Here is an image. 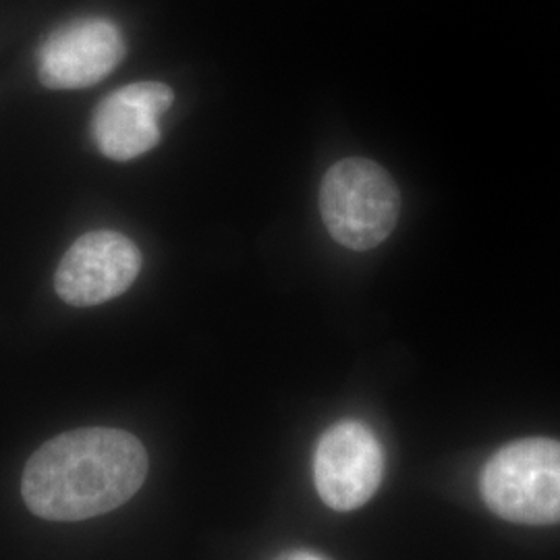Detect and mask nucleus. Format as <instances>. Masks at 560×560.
I'll return each instance as SVG.
<instances>
[{"label":"nucleus","mask_w":560,"mask_h":560,"mask_svg":"<svg viewBox=\"0 0 560 560\" xmlns=\"http://www.w3.org/2000/svg\"><path fill=\"white\" fill-rule=\"evenodd\" d=\"M148 467V453L133 434L119 428H80L44 442L30 457L21 497L40 520H92L131 501Z\"/></svg>","instance_id":"1"},{"label":"nucleus","mask_w":560,"mask_h":560,"mask_svg":"<svg viewBox=\"0 0 560 560\" xmlns=\"http://www.w3.org/2000/svg\"><path fill=\"white\" fill-rule=\"evenodd\" d=\"M320 210L335 241L349 249L368 252L395 231L400 194L381 164L345 159L332 164L324 175Z\"/></svg>","instance_id":"2"},{"label":"nucleus","mask_w":560,"mask_h":560,"mask_svg":"<svg viewBox=\"0 0 560 560\" xmlns=\"http://www.w3.org/2000/svg\"><path fill=\"white\" fill-rule=\"evenodd\" d=\"M481 497L499 517L523 525L560 523V442H511L486 463Z\"/></svg>","instance_id":"3"},{"label":"nucleus","mask_w":560,"mask_h":560,"mask_svg":"<svg viewBox=\"0 0 560 560\" xmlns=\"http://www.w3.org/2000/svg\"><path fill=\"white\" fill-rule=\"evenodd\" d=\"M140 247L117 231L73 241L55 272V291L71 307H94L122 295L140 275Z\"/></svg>","instance_id":"4"},{"label":"nucleus","mask_w":560,"mask_h":560,"mask_svg":"<svg viewBox=\"0 0 560 560\" xmlns=\"http://www.w3.org/2000/svg\"><path fill=\"white\" fill-rule=\"evenodd\" d=\"M384 476V453L376 434L358 420L330 425L314 455V481L324 504L355 511L374 497Z\"/></svg>","instance_id":"5"},{"label":"nucleus","mask_w":560,"mask_h":560,"mask_svg":"<svg viewBox=\"0 0 560 560\" xmlns=\"http://www.w3.org/2000/svg\"><path fill=\"white\" fill-rule=\"evenodd\" d=\"M127 55L119 25L80 18L57 27L38 50V80L48 90H83L106 80Z\"/></svg>","instance_id":"6"},{"label":"nucleus","mask_w":560,"mask_h":560,"mask_svg":"<svg viewBox=\"0 0 560 560\" xmlns=\"http://www.w3.org/2000/svg\"><path fill=\"white\" fill-rule=\"evenodd\" d=\"M175 92L161 81H138L104 96L94 108L90 133L102 156L136 161L161 143V117Z\"/></svg>","instance_id":"7"},{"label":"nucleus","mask_w":560,"mask_h":560,"mask_svg":"<svg viewBox=\"0 0 560 560\" xmlns=\"http://www.w3.org/2000/svg\"><path fill=\"white\" fill-rule=\"evenodd\" d=\"M277 560H324L318 555H312V552H307V550H293V552H287V555H282Z\"/></svg>","instance_id":"8"}]
</instances>
